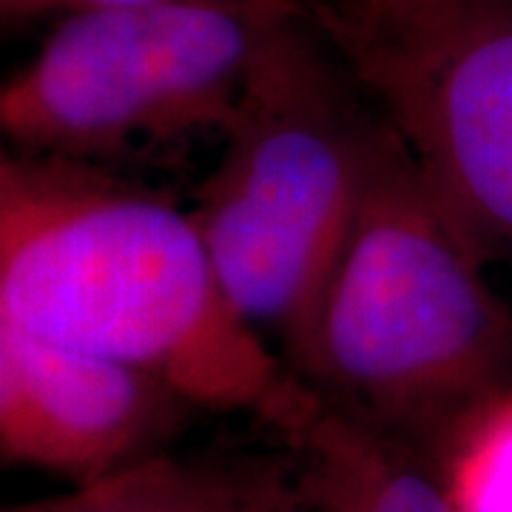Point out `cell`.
Returning a JSON list of instances; mask_svg holds the SVG:
<instances>
[{
  "mask_svg": "<svg viewBox=\"0 0 512 512\" xmlns=\"http://www.w3.org/2000/svg\"><path fill=\"white\" fill-rule=\"evenodd\" d=\"M0 316L140 370L188 407L282 427L308 396L231 305L191 211L100 168L20 157L0 168Z\"/></svg>",
  "mask_w": 512,
  "mask_h": 512,
  "instance_id": "cell-1",
  "label": "cell"
},
{
  "mask_svg": "<svg viewBox=\"0 0 512 512\" xmlns=\"http://www.w3.org/2000/svg\"><path fill=\"white\" fill-rule=\"evenodd\" d=\"M476 248L384 120L362 205L291 365L316 396L373 424L473 399L512 359V325Z\"/></svg>",
  "mask_w": 512,
  "mask_h": 512,
  "instance_id": "cell-2",
  "label": "cell"
},
{
  "mask_svg": "<svg viewBox=\"0 0 512 512\" xmlns=\"http://www.w3.org/2000/svg\"><path fill=\"white\" fill-rule=\"evenodd\" d=\"M384 117L279 20L191 220L239 316L293 356L362 205ZM276 350V348H274Z\"/></svg>",
  "mask_w": 512,
  "mask_h": 512,
  "instance_id": "cell-3",
  "label": "cell"
},
{
  "mask_svg": "<svg viewBox=\"0 0 512 512\" xmlns=\"http://www.w3.org/2000/svg\"><path fill=\"white\" fill-rule=\"evenodd\" d=\"M291 6L171 0L66 15L0 83V146L20 160L109 165L225 131Z\"/></svg>",
  "mask_w": 512,
  "mask_h": 512,
  "instance_id": "cell-4",
  "label": "cell"
},
{
  "mask_svg": "<svg viewBox=\"0 0 512 512\" xmlns=\"http://www.w3.org/2000/svg\"><path fill=\"white\" fill-rule=\"evenodd\" d=\"M373 18L356 69L384 120L467 237L512 254V20L467 0Z\"/></svg>",
  "mask_w": 512,
  "mask_h": 512,
  "instance_id": "cell-5",
  "label": "cell"
},
{
  "mask_svg": "<svg viewBox=\"0 0 512 512\" xmlns=\"http://www.w3.org/2000/svg\"><path fill=\"white\" fill-rule=\"evenodd\" d=\"M15 328V325H12ZM20 396L0 458L74 478L109 476L174 430L188 404L140 370L60 348L15 328Z\"/></svg>",
  "mask_w": 512,
  "mask_h": 512,
  "instance_id": "cell-6",
  "label": "cell"
},
{
  "mask_svg": "<svg viewBox=\"0 0 512 512\" xmlns=\"http://www.w3.org/2000/svg\"><path fill=\"white\" fill-rule=\"evenodd\" d=\"M282 430L305 444L325 512H456L447 484L393 450L373 421L313 390Z\"/></svg>",
  "mask_w": 512,
  "mask_h": 512,
  "instance_id": "cell-7",
  "label": "cell"
},
{
  "mask_svg": "<svg viewBox=\"0 0 512 512\" xmlns=\"http://www.w3.org/2000/svg\"><path fill=\"white\" fill-rule=\"evenodd\" d=\"M0 512H265L231 478L148 456L109 476L74 484L69 493L23 504H0Z\"/></svg>",
  "mask_w": 512,
  "mask_h": 512,
  "instance_id": "cell-8",
  "label": "cell"
},
{
  "mask_svg": "<svg viewBox=\"0 0 512 512\" xmlns=\"http://www.w3.org/2000/svg\"><path fill=\"white\" fill-rule=\"evenodd\" d=\"M447 493L456 512H512V396L495 399L470 421Z\"/></svg>",
  "mask_w": 512,
  "mask_h": 512,
  "instance_id": "cell-9",
  "label": "cell"
},
{
  "mask_svg": "<svg viewBox=\"0 0 512 512\" xmlns=\"http://www.w3.org/2000/svg\"><path fill=\"white\" fill-rule=\"evenodd\" d=\"M20 396V365L15 328L0 316V439L9 430Z\"/></svg>",
  "mask_w": 512,
  "mask_h": 512,
  "instance_id": "cell-10",
  "label": "cell"
},
{
  "mask_svg": "<svg viewBox=\"0 0 512 512\" xmlns=\"http://www.w3.org/2000/svg\"><path fill=\"white\" fill-rule=\"evenodd\" d=\"M146 3H171V0H18L12 18H35L46 12H89V9H114V6H146ZM222 3H276L288 6V0H222Z\"/></svg>",
  "mask_w": 512,
  "mask_h": 512,
  "instance_id": "cell-11",
  "label": "cell"
},
{
  "mask_svg": "<svg viewBox=\"0 0 512 512\" xmlns=\"http://www.w3.org/2000/svg\"><path fill=\"white\" fill-rule=\"evenodd\" d=\"M373 15H407V12H424V9H439L461 0H367Z\"/></svg>",
  "mask_w": 512,
  "mask_h": 512,
  "instance_id": "cell-12",
  "label": "cell"
},
{
  "mask_svg": "<svg viewBox=\"0 0 512 512\" xmlns=\"http://www.w3.org/2000/svg\"><path fill=\"white\" fill-rule=\"evenodd\" d=\"M15 3L18 0H0V20H9L15 15Z\"/></svg>",
  "mask_w": 512,
  "mask_h": 512,
  "instance_id": "cell-13",
  "label": "cell"
},
{
  "mask_svg": "<svg viewBox=\"0 0 512 512\" xmlns=\"http://www.w3.org/2000/svg\"><path fill=\"white\" fill-rule=\"evenodd\" d=\"M6 160H9V157H6V151H3V146H0V168L6 165Z\"/></svg>",
  "mask_w": 512,
  "mask_h": 512,
  "instance_id": "cell-14",
  "label": "cell"
}]
</instances>
